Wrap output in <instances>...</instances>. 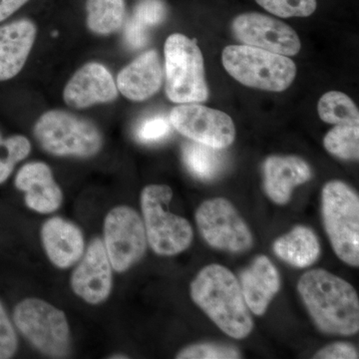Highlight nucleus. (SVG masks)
<instances>
[{"label": "nucleus", "mask_w": 359, "mask_h": 359, "mask_svg": "<svg viewBox=\"0 0 359 359\" xmlns=\"http://www.w3.org/2000/svg\"><path fill=\"white\" fill-rule=\"evenodd\" d=\"M30 151L32 144L25 136L13 135L2 138L0 135V184L11 177L16 164L27 158Z\"/></svg>", "instance_id": "obj_27"}, {"label": "nucleus", "mask_w": 359, "mask_h": 359, "mask_svg": "<svg viewBox=\"0 0 359 359\" xmlns=\"http://www.w3.org/2000/svg\"><path fill=\"white\" fill-rule=\"evenodd\" d=\"M233 32L243 44L280 55L294 56L301 50L297 32L283 21L264 14H241L233 20Z\"/></svg>", "instance_id": "obj_12"}, {"label": "nucleus", "mask_w": 359, "mask_h": 359, "mask_svg": "<svg viewBox=\"0 0 359 359\" xmlns=\"http://www.w3.org/2000/svg\"><path fill=\"white\" fill-rule=\"evenodd\" d=\"M191 297L229 337L243 339L252 332L254 320L240 283L230 269L217 264L201 269L191 283Z\"/></svg>", "instance_id": "obj_2"}, {"label": "nucleus", "mask_w": 359, "mask_h": 359, "mask_svg": "<svg viewBox=\"0 0 359 359\" xmlns=\"http://www.w3.org/2000/svg\"><path fill=\"white\" fill-rule=\"evenodd\" d=\"M163 78L164 72L159 54L156 50H149L120 71L116 86L129 100L141 102L159 91Z\"/></svg>", "instance_id": "obj_16"}, {"label": "nucleus", "mask_w": 359, "mask_h": 359, "mask_svg": "<svg viewBox=\"0 0 359 359\" xmlns=\"http://www.w3.org/2000/svg\"><path fill=\"white\" fill-rule=\"evenodd\" d=\"M41 241L49 261L58 269L70 268L81 259L85 252L83 233L76 224L60 217L45 222Z\"/></svg>", "instance_id": "obj_17"}, {"label": "nucleus", "mask_w": 359, "mask_h": 359, "mask_svg": "<svg viewBox=\"0 0 359 359\" xmlns=\"http://www.w3.org/2000/svg\"><path fill=\"white\" fill-rule=\"evenodd\" d=\"M82 257L71 276V289L87 304L97 306L107 301L112 290L113 269L103 241L94 238Z\"/></svg>", "instance_id": "obj_13"}, {"label": "nucleus", "mask_w": 359, "mask_h": 359, "mask_svg": "<svg viewBox=\"0 0 359 359\" xmlns=\"http://www.w3.org/2000/svg\"><path fill=\"white\" fill-rule=\"evenodd\" d=\"M18 335L0 302V359L13 358L18 351Z\"/></svg>", "instance_id": "obj_31"}, {"label": "nucleus", "mask_w": 359, "mask_h": 359, "mask_svg": "<svg viewBox=\"0 0 359 359\" xmlns=\"http://www.w3.org/2000/svg\"><path fill=\"white\" fill-rule=\"evenodd\" d=\"M86 13L90 32L98 35L112 34L124 23L125 0H87Z\"/></svg>", "instance_id": "obj_23"}, {"label": "nucleus", "mask_w": 359, "mask_h": 359, "mask_svg": "<svg viewBox=\"0 0 359 359\" xmlns=\"http://www.w3.org/2000/svg\"><path fill=\"white\" fill-rule=\"evenodd\" d=\"M14 325L40 353L65 358L70 353V327L61 309L43 299H25L13 311Z\"/></svg>", "instance_id": "obj_8"}, {"label": "nucleus", "mask_w": 359, "mask_h": 359, "mask_svg": "<svg viewBox=\"0 0 359 359\" xmlns=\"http://www.w3.org/2000/svg\"><path fill=\"white\" fill-rule=\"evenodd\" d=\"M223 65L240 83L264 91H285L297 75V66L287 56L245 44L226 47Z\"/></svg>", "instance_id": "obj_4"}, {"label": "nucleus", "mask_w": 359, "mask_h": 359, "mask_svg": "<svg viewBox=\"0 0 359 359\" xmlns=\"http://www.w3.org/2000/svg\"><path fill=\"white\" fill-rule=\"evenodd\" d=\"M195 218L201 235L214 249L238 254L252 247L249 226L230 201L224 198L205 201Z\"/></svg>", "instance_id": "obj_10"}, {"label": "nucleus", "mask_w": 359, "mask_h": 359, "mask_svg": "<svg viewBox=\"0 0 359 359\" xmlns=\"http://www.w3.org/2000/svg\"><path fill=\"white\" fill-rule=\"evenodd\" d=\"M273 252L282 261L297 269L313 266L320 256L318 238L311 228L297 226L287 235L276 238Z\"/></svg>", "instance_id": "obj_21"}, {"label": "nucleus", "mask_w": 359, "mask_h": 359, "mask_svg": "<svg viewBox=\"0 0 359 359\" xmlns=\"http://www.w3.org/2000/svg\"><path fill=\"white\" fill-rule=\"evenodd\" d=\"M269 13L280 18H306L316 9V0H256Z\"/></svg>", "instance_id": "obj_29"}, {"label": "nucleus", "mask_w": 359, "mask_h": 359, "mask_svg": "<svg viewBox=\"0 0 359 359\" xmlns=\"http://www.w3.org/2000/svg\"><path fill=\"white\" fill-rule=\"evenodd\" d=\"M14 184L25 194V204L32 211L51 214L62 205V191L54 180L50 167L43 162L27 163L21 167Z\"/></svg>", "instance_id": "obj_15"}, {"label": "nucleus", "mask_w": 359, "mask_h": 359, "mask_svg": "<svg viewBox=\"0 0 359 359\" xmlns=\"http://www.w3.org/2000/svg\"><path fill=\"white\" fill-rule=\"evenodd\" d=\"M166 94L174 103L204 102L209 97L204 59L195 40L175 33L165 43Z\"/></svg>", "instance_id": "obj_7"}, {"label": "nucleus", "mask_w": 359, "mask_h": 359, "mask_svg": "<svg viewBox=\"0 0 359 359\" xmlns=\"http://www.w3.org/2000/svg\"><path fill=\"white\" fill-rule=\"evenodd\" d=\"M359 124L337 125L330 130L323 145L330 154L340 159L358 160L359 158Z\"/></svg>", "instance_id": "obj_26"}, {"label": "nucleus", "mask_w": 359, "mask_h": 359, "mask_svg": "<svg viewBox=\"0 0 359 359\" xmlns=\"http://www.w3.org/2000/svg\"><path fill=\"white\" fill-rule=\"evenodd\" d=\"M240 285L250 311L263 316L280 289V273L268 257L259 256L241 273Z\"/></svg>", "instance_id": "obj_20"}, {"label": "nucleus", "mask_w": 359, "mask_h": 359, "mask_svg": "<svg viewBox=\"0 0 359 359\" xmlns=\"http://www.w3.org/2000/svg\"><path fill=\"white\" fill-rule=\"evenodd\" d=\"M110 358L125 359V358H128V356L125 355V354H114V355L111 356Z\"/></svg>", "instance_id": "obj_34"}, {"label": "nucleus", "mask_w": 359, "mask_h": 359, "mask_svg": "<svg viewBox=\"0 0 359 359\" xmlns=\"http://www.w3.org/2000/svg\"><path fill=\"white\" fill-rule=\"evenodd\" d=\"M311 167L297 156H271L264 164V188L269 199L278 205H285L295 187L311 179Z\"/></svg>", "instance_id": "obj_18"}, {"label": "nucleus", "mask_w": 359, "mask_h": 359, "mask_svg": "<svg viewBox=\"0 0 359 359\" xmlns=\"http://www.w3.org/2000/svg\"><path fill=\"white\" fill-rule=\"evenodd\" d=\"M36 33V25L29 20L0 26V81L11 79L22 70Z\"/></svg>", "instance_id": "obj_19"}, {"label": "nucleus", "mask_w": 359, "mask_h": 359, "mask_svg": "<svg viewBox=\"0 0 359 359\" xmlns=\"http://www.w3.org/2000/svg\"><path fill=\"white\" fill-rule=\"evenodd\" d=\"M104 245L112 269L125 273L138 263L147 250L143 219L128 205L111 210L104 221Z\"/></svg>", "instance_id": "obj_9"}, {"label": "nucleus", "mask_w": 359, "mask_h": 359, "mask_svg": "<svg viewBox=\"0 0 359 359\" xmlns=\"http://www.w3.org/2000/svg\"><path fill=\"white\" fill-rule=\"evenodd\" d=\"M166 16V7L161 0H143L135 7L133 15L125 27V39L132 48L147 43L148 29L160 25Z\"/></svg>", "instance_id": "obj_22"}, {"label": "nucleus", "mask_w": 359, "mask_h": 359, "mask_svg": "<svg viewBox=\"0 0 359 359\" xmlns=\"http://www.w3.org/2000/svg\"><path fill=\"white\" fill-rule=\"evenodd\" d=\"M297 290L314 325L325 334L351 337L359 330V299L351 283L321 269L299 278Z\"/></svg>", "instance_id": "obj_1"}, {"label": "nucleus", "mask_w": 359, "mask_h": 359, "mask_svg": "<svg viewBox=\"0 0 359 359\" xmlns=\"http://www.w3.org/2000/svg\"><path fill=\"white\" fill-rule=\"evenodd\" d=\"M169 120L180 134L210 147L224 149L235 140L236 128L230 116L198 103L177 106Z\"/></svg>", "instance_id": "obj_11"}, {"label": "nucleus", "mask_w": 359, "mask_h": 359, "mask_svg": "<svg viewBox=\"0 0 359 359\" xmlns=\"http://www.w3.org/2000/svg\"><path fill=\"white\" fill-rule=\"evenodd\" d=\"M323 224L335 255L348 266H359V198L341 181L328 182L321 192Z\"/></svg>", "instance_id": "obj_5"}, {"label": "nucleus", "mask_w": 359, "mask_h": 359, "mask_svg": "<svg viewBox=\"0 0 359 359\" xmlns=\"http://www.w3.org/2000/svg\"><path fill=\"white\" fill-rule=\"evenodd\" d=\"M222 149L210 147L198 142H189L183 147V159L189 171L202 180L218 176L224 165Z\"/></svg>", "instance_id": "obj_24"}, {"label": "nucleus", "mask_w": 359, "mask_h": 359, "mask_svg": "<svg viewBox=\"0 0 359 359\" xmlns=\"http://www.w3.org/2000/svg\"><path fill=\"white\" fill-rule=\"evenodd\" d=\"M171 122L164 116H155L142 122L137 129V138L143 143H153L171 133Z\"/></svg>", "instance_id": "obj_30"}, {"label": "nucleus", "mask_w": 359, "mask_h": 359, "mask_svg": "<svg viewBox=\"0 0 359 359\" xmlns=\"http://www.w3.org/2000/svg\"><path fill=\"white\" fill-rule=\"evenodd\" d=\"M318 110L320 119L328 124H359L358 108L342 92L325 93L318 102Z\"/></svg>", "instance_id": "obj_25"}, {"label": "nucleus", "mask_w": 359, "mask_h": 359, "mask_svg": "<svg viewBox=\"0 0 359 359\" xmlns=\"http://www.w3.org/2000/svg\"><path fill=\"white\" fill-rule=\"evenodd\" d=\"M29 0H0V22L11 18Z\"/></svg>", "instance_id": "obj_33"}, {"label": "nucleus", "mask_w": 359, "mask_h": 359, "mask_svg": "<svg viewBox=\"0 0 359 359\" xmlns=\"http://www.w3.org/2000/svg\"><path fill=\"white\" fill-rule=\"evenodd\" d=\"M118 89L105 66L90 62L74 73L63 91L65 103L74 109H85L95 104L116 100Z\"/></svg>", "instance_id": "obj_14"}, {"label": "nucleus", "mask_w": 359, "mask_h": 359, "mask_svg": "<svg viewBox=\"0 0 359 359\" xmlns=\"http://www.w3.org/2000/svg\"><path fill=\"white\" fill-rule=\"evenodd\" d=\"M358 351L348 342H335L323 347L314 354L316 359H358Z\"/></svg>", "instance_id": "obj_32"}, {"label": "nucleus", "mask_w": 359, "mask_h": 359, "mask_svg": "<svg viewBox=\"0 0 359 359\" xmlns=\"http://www.w3.org/2000/svg\"><path fill=\"white\" fill-rule=\"evenodd\" d=\"M173 191L167 185H149L141 193L147 242L159 256L171 257L181 254L192 244V226L183 217L168 211Z\"/></svg>", "instance_id": "obj_6"}, {"label": "nucleus", "mask_w": 359, "mask_h": 359, "mask_svg": "<svg viewBox=\"0 0 359 359\" xmlns=\"http://www.w3.org/2000/svg\"><path fill=\"white\" fill-rule=\"evenodd\" d=\"M240 351L228 344L203 342L193 344L182 349L176 358L178 359H237L241 358Z\"/></svg>", "instance_id": "obj_28"}, {"label": "nucleus", "mask_w": 359, "mask_h": 359, "mask_svg": "<svg viewBox=\"0 0 359 359\" xmlns=\"http://www.w3.org/2000/svg\"><path fill=\"white\" fill-rule=\"evenodd\" d=\"M35 139L47 153L57 157L91 158L103 147V136L93 122L65 110L40 116L33 129Z\"/></svg>", "instance_id": "obj_3"}]
</instances>
